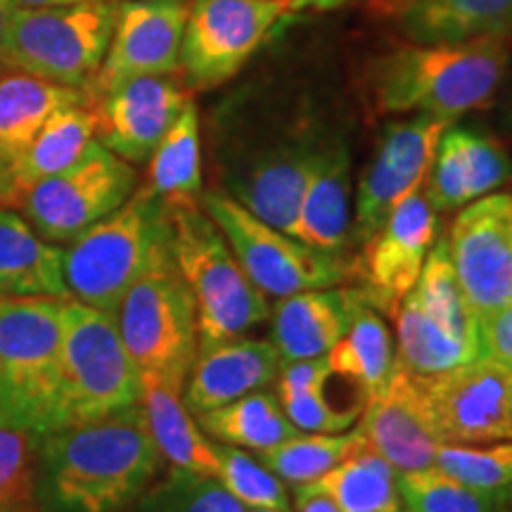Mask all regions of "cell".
<instances>
[{
    "label": "cell",
    "mask_w": 512,
    "mask_h": 512,
    "mask_svg": "<svg viewBox=\"0 0 512 512\" xmlns=\"http://www.w3.org/2000/svg\"><path fill=\"white\" fill-rule=\"evenodd\" d=\"M162 465L143 403L53 427L36 434L38 512H119Z\"/></svg>",
    "instance_id": "cell-1"
},
{
    "label": "cell",
    "mask_w": 512,
    "mask_h": 512,
    "mask_svg": "<svg viewBox=\"0 0 512 512\" xmlns=\"http://www.w3.org/2000/svg\"><path fill=\"white\" fill-rule=\"evenodd\" d=\"M510 64L508 38L472 43H403L373 60L368 88L384 114L453 121L486 105Z\"/></svg>",
    "instance_id": "cell-2"
},
{
    "label": "cell",
    "mask_w": 512,
    "mask_h": 512,
    "mask_svg": "<svg viewBox=\"0 0 512 512\" xmlns=\"http://www.w3.org/2000/svg\"><path fill=\"white\" fill-rule=\"evenodd\" d=\"M166 211L171 256L195 297L200 349L242 337L271 316L266 294L249 280L200 200L166 202Z\"/></svg>",
    "instance_id": "cell-3"
},
{
    "label": "cell",
    "mask_w": 512,
    "mask_h": 512,
    "mask_svg": "<svg viewBox=\"0 0 512 512\" xmlns=\"http://www.w3.org/2000/svg\"><path fill=\"white\" fill-rule=\"evenodd\" d=\"M169 235L166 202L147 185H138L119 209L64 245L69 297L114 313Z\"/></svg>",
    "instance_id": "cell-4"
},
{
    "label": "cell",
    "mask_w": 512,
    "mask_h": 512,
    "mask_svg": "<svg viewBox=\"0 0 512 512\" xmlns=\"http://www.w3.org/2000/svg\"><path fill=\"white\" fill-rule=\"evenodd\" d=\"M143 399V375L128 356L112 311L69 297L50 427L117 413Z\"/></svg>",
    "instance_id": "cell-5"
},
{
    "label": "cell",
    "mask_w": 512,
    "mask_h": 512,
    "mask_svg": "<svg viewBox=\"0 0 512 512\" xmlns=\"http://www.w3.org/2000/svg\"><path fill=\"white\" fill-rule=\"evenodd\" d=\"M121 0L15 8L0 67L88 91L112 43Z\"/></svg>",
    "instance_id": "cell-6"
},
{
    "label": "cell",
    "mask_w": 512,
    "mask_h": 512,
    "mask_svg": "<svg viewBox=\"0 0 512 512\" xmlns=\"http://www.w3.org/2000/svg\"><path fill=\"white\" fill-rule=\"evenodd\" d=\"M114 318L140 375L162 377L183 389L200 351V330L195 297L178 271L169 242L128 287Z\"/></svg>",
    "instance_id": "cell-7"
},
{
    "label": "cell",
    "mask_w": 512,
    "mask_h": 512,
    "mask_svg": "<svg viewBox=\"0 0 512 512\" xmlns=\"http://www.w3.org/2000/svg\"><path fill=\"white\" fill-rule=\"evenodd\" d=\"M0 297V422L41 434L53 418L64 302Z\"/></svg>",
    "instance_id": "cell-8"
},
{
    "label": "cell",
    "mask_w": 512,
    "mask_h": 512,
    "mask_svg": "<svg viewBox=\"0 0 512 512\" xmlns=\"http://www.w3.org/2000/svg\"><path fill=\"white\" fill-rule=\"evenodd\" d=\"M200 204L221 228L249 280L264 294L287 297L294 292L337 287L351 275V264L342 254L309 247L268 226L228 192H202Z\"/></svg>",
    "instance_id": "cell-9"
},
{
    "label": "cell",
    "mask_w": 512,
    "mask_h": 512,
    "mask_svg": "<svg viewBox=\"0 0 512 512\" xmlns=\"http://www.w3.org/2000/svg\"><path fill=\"white\" fill-rule=\"evenodd\" d=\"M136 188L133 164L93 140L79 162L31 185L15 209L43 240L64 247L119 209Z\"/></svg>",
    "instance_id": "cell-10"
},
{
    "label": "cell",
    "mask_w": 512,
    "mask_h": 512,
    "mask_svg": "<svg viewBox=\"0 0 512 512\" xmlns=\"http://www.w3.org/2000/svg\"><path fill=\"white\" fill-rule=\"evenodd\" d=\"M294 8L287 0H192L181 46L188 91H209L238 76Z\"/></svg>",
    "instance_id": "cell-11"
},
{
    "label": "cell",
    "mask_w": 512,
    "mask_h": 512,
    "mask_svg": "<svg viewBox=\"0 0 512 512\" xmlns=\"http://www.w3.org/2000/svg\"><path fill=\"white\" fill-rule=\"evenodd\" d=\"M446 240L479 330L512 302V195L496 192L465 204Z\"/></svg>",
    "instance_id": "cell-12"
},
{
    "label": "cell",
    "mask_w": 512,
    "mask_h": 512,
    "mask_svg": "<svg viewBox=\"0 0 512 512\" xmlns=\"http://www.w3.org/2000/svg\"><path fill=\"white\" fill-rule=\"evenodd\" d=\"M320 140L313 126H292L283 136L240 152L223 176L226 192L268 226L292 235Z\"/></svg>",
    "instance_id": "cell-13"
},
{
    "label": "cell",
    "mask_w": 512,
    "mask_h": 512,
    "mask_svg": "<svg viewBox=\"0 0 512 512\" xmlns=\"http://www.w3.org/2000/svg\"><path fill=\"white\" fill-rule=\"evenodd\" d=\"M420 382L441 444L512 441V370L503 363L477 356Z\"/></svg>",
    "instance_id": "cell-14"
},
{
    "label": "cell",
    "mask_w": 512,
    "mask_h": 512,
    "mask_svg": "<svg viewBox=\"0 0 512 512\" xmlns=\"http://www.w3.org/2000/svg\"><path fill=\"white\" fill-rule=\"evenodd\" d=\"M439 211L425 195V185L396 204L373 238L363 242L361 259L351 264L356 292L377 313L394 318L406 294L418 283L427 254L437 240Z\"/></svg>",
    "instance_id": "cell-15"
},
{
    "label": "cell",
    "mask_w": 512,
    "mask_h": 512,
    "mask_svg": "<svg viewBox=\"0 0 512 512\" xmlns=\"http://www.w3.org/2000/svg\"><path fill=\"white\" fill-rule=\"evenodd\" d=\"M448 126L451 124L446 121L418 114V117L394 121L384 128L375 155L358 181L354 226H351L349 240L363 245L373 238L396 209V204L425 185L439 140Z\"/></svg>",
    "instance_id": "cell-16"
},
{
    "label": "cell",
    "mask_w": 512,
    "mask_h": 512,
    "mask_svg": "<svg viewBox=\"0 0 512 512\" xmlns=\"http://www.w3.org/2000/svg\"><path fill=\"white\" fill-rule=\"evenodd\" d=\"M188 12V0H121L112 43L86 91L88 98H98L136 76L181 74Z\"/></svg>",
    "instance_id": "cell-17"
},
{
    "label": "cell",
    "mask_w": 512,
    "mask_h": 512,
    "mask_svg": "<svg viewBox=\"0 0 512 512\" xmlns=\"http://www.w3.org/2000/svg\"><path fill=\"white\" fill-rule=\"evenodd\" d=\"M190 102L181 76H136L91 100L95 138L128 164H145Z\"/></svg>",
    "instance_id": "cell-18"
},
{
    "label": "cell",
    "mask_w": 512,
    "mask_h": 512,
    "mask_svg": "<svg viewBox=\"0 0 512 512\" xmlns=\"http://www.w3.org/2000/svg\"><path fill=\"white\" fill-rule=\"evenodd\" d=\"M356 430L396 475L434 467L441 446L422 382L396 366L382 392L366 401Z\"/></svg>",
    "instance_id": "cell-19"
},
{
    "label": "cell",
    "mask_w": 512,
    "mask_h": 512,
    "mask_svg": "<svg viewBox=\"0 0 512 512\" xmlns=\"http://www.w3.org/2000/svg\"><path fill=\"white\" fill-rule=\"evenodd\" d=\"M280 361L273 342L235 337L197 351L188 380L183 384V401L192 415H202L242 396L261 392L278 380Z\"/></svg>",
    "instance_id": "cell-20"
},
{
    "label": "cell",
    "mask_w": 512,
    "mask_h": 512,
    "mask_svg": "<svg viewBox=\"0 0 512 512\" xmlns=\"http://www.w3.org/2000/svg\"><path fill=\"white\" fill-rule=\"evenodd\" d=\"M375 10L422 46L512 36V0H377Z\"/></svg>",
    "instance_id": "cell-21"
},
{
    "label": "cell",
    "mask_w": 512,
    "mask_h": 512,
    "mask_svg": "<svg viewBox=\"0 0 512 512\" xmlns=\"http://www.w3.org/2000/svg\"><path fill=\"white\" fill-rule=\"evenodd\" d=\"M356 299V287H320L280 297L271 311V342L280 361L328 354L347 332Z\"/></svg>",
    "instance_id": "cell-22"
},
{
    "label": "cell",
    "mask_w": 512,
    "mask_h": 512,
    "mask_svg": "<svg viewBox=\"0 0 512 512\" xmlns=\"http://www.w3.org/2000/svg\"><path fill=\"white\" fill-rule=\"evenodd\" d=\"M351 157L342 138L323 136L316 164L299 202L292 238L323 252L342 254L349 242Z\"/></svg>",
    "instance_id": "cell-23"
},
{
    "label": "cell",
    "mask_w": 512,
    "mask_h": 512,
    "mask_svg": "<svg viewBox=\"0 0 512 512\" xmlns=\"http://www.w3.org/2000/svg\"><path fill=\"white\" fill-rule=\"evenodd\" d=\"M86 100L91 98L79 88H67L12 69L0 72V197L12 169L46 121L62 107Z\"/></svg>",
    "instance_id": "cell-24"
},
{
    "label": "cell",
    "mask_w": 512,
    "mask_h": 512,
    "mask_svg": "<svg viewBox=\"0 0 512 512\" xmlns=\"http://www.w3.org/2000/svg\"><path fill=\"white\" fill-rule=\"evenodd\" d=\"M0 297H69L64 247L43 240L10 207H0Z\"/></svg>",
    "instance_id": "cell-25"
},
{
    "label": "cell",
    "mask_w": 512,
    "mask_h": 512,
    "mask_svg": "<svg viewBox=\"0 0 512 512\" xmlns=\"http://www.w3.org/2000/svg\"><path fill=\"white\" fill-rule=\"evenodd\" d=\"M140 403L152 439L166 463L195 475L219 477V456L214 441L204 437L202 427L192 418L181 387L162 377L145 375Z\"/></svg>",
    "instance_id": "cell-26"
},
{
    "label": "cell",
    "mask_w": 512,
    "mask_h": 512,
    "mask_svg": "<svg viewBox=\"0 0 512 512\" xmlns=\"http://www.w3.org/2000/svg\"><path fill=\"white\" fill-rule=\"evenodd\" d=\"M95 138V112L91 100L57 110L29 145L5 183L0 207L15 209L19 197L43 178L60 174L79 162Z\"/></svg>",
    "instance_id": "cell-27"
},
{
    "label": "cell",
    "mask_w": 512,
    "mask_h": 512,
    "mask_svg": "<svg viewBox=\"0 0 512 512\" xmlns=\"http://www.w3.org/2000/svg\"><path fill=\"white\" fill-rule=\"evenodd\" d=\"M396 470L363 437L332 470L297 489L328 496L342 512H401Z\"/></svg>",
    "instance_id": "cell-28"
},
{
    "label": "cell",
    "mask_w": 512,
    "mask_h": 512,
    "mask_svg": "<svg viewBox=\"0 0 512 512\" xmlns=\"http://www.w3.org/2000/svg\"><path fill=\"white\" fill-rule=\"evenodd\" d=\"M396 320L394 366L415 380H430L479 356L470 344L451 335L437 318L430 316L411 292L406 294Z\"/></svg>",
    "instance_id": "cell-29"
},
{
    "label": "cell",
    "mask_w": 512,
    "mask_h": 512,
    "mask_svg": "<svg viewBox=\"0 0 512 512\" xmlns=\"http://www.w3.org/2000/svg\"><path fill=\"white\" fill-rule=\"evenodd\" d=\"M332 373L361 384L366 399L380 394L394 373V347L389 328L373 306L358 294L344 337L328 354Z\"/></svg>",
    "instance_id": "cell-30"
},
{
    "label": "cell",
    "mask_w": 512,
    "mask_h": 512,
    "mask_svg": "<svg viewBox=\"0 0 512 512\" xmlns=\"http://www.w3.org/2000/svg\"><path fill=\"white\" fill-rule=\"evenodd\" d=\"M147 185L166 202L202 197V145L200 114L195 102H188L166 136L147 159Z\"/></svg>",
    "instance_id": "cell-31"
},
{
    "label": "cell",
    "mask_w": 512,
    "mask_h": 512,
    "mask_svg": "<svg viewBox=\"0 0 512 512\" xmlns=\"http://www.w3.org/2000/svg\"><path fill=\"white\" fill-rule=\"evenodd\" d=\"M197 425L219 444L252 448V451H266L299 434L280 401L268 392H252L226 406L197 415Z\"/></svg>",
    "instance_id": "cell-32"
},
{
    "label": "cell",
    "mask_w": 512,
    "mask_h": 512,
    "mask_svg": "<svg viewBox=\"0 0 512 512\" xmlns=\"http://www.w3.org/2000/svg\"><path fill=\"white\" fill-rule=\"evenodd\" d=\"M361 439L358 430L339 434H302L283 441V444L256 451V460L268 467L275 477L287 484L302 486L316 482L325 472L332 470L342 460L356 441Z\"/></svg>",
    "instance_id": "cell-33"
},
{
    "label": "cell",
    "mask_w": 512,
    "mask_h": 512,
    "mask_svg": "<svg viewBox=\"0 0 512 512\" xmlns=\"http://www.w3.org/2000/svg\"><path fill=\"white\" fill-rule=\"evenodd\" d=\"M238 498L223 489L216 477L171 467L162 479H155L136 501L119 512H245Z\"/></svg>",
    "instance_id": "cell-34"
},
{
    "label": "cell",
    "mask_w": 512,
    "mask_h": 512,
    "mask_svg": "<svg viewBox=\"0 0 512 512\" xmlns=\"http://www.w3.org/2000/svg\"><path fill=\"white\" fill-rule=\"evenodd\" d=\"M434 467L482 491L501 510L512 505V441L489 448L441 444Z\"/></svg>",
    "instance_id": "cell-35"
},
{
    "label": "cell",
    "mask_w": 512,
    "mask_h": 512,
    "mask_svg": "<svg viewBox=\"0 0 512 512\" xmlns=\"http://www.w3.org/2000/svg\"><path fill=\"white\" fill-rule=\"evenodd\" d=\"M396 486L406 512H501L489 496L470 489L439 467L399 475Z\"/></svg>",
    "instance_id": "cell-36"
},
{
    "label": "cell",
    "mask_w": 512,
    "mask_h": 512,
    "mask_svg": "<svg viewBox=\"0 0 512 512\" xmlns=\"http://www.w3.org/2000/svg\"><path fill=\"white\" fill-rule=\"evenodd\" d=\"M0 512H38L36 434L0 422Z\"/></svg>",
    "instance_id": "cell-37"
},
{
    "label": "cell",
    "mask_w": 512,
    "mask_h": 512,
    "mask_svg": "<svg viewBox=\"0 0 512 512\" xmlns=\"http://www.w3.org/2000/svg\"><path fill=\"white\" fill-rule=\"evenodd\" d=\"M219 456V482L230 496L238 498L245 508H290V498L283 486V479L273 475L259 460L240 451L238 446H228L214 441Z\"/></svg>",
    "instance_id": "cell-38"
},
{
    "label": "cell",
    "mask_w": 512,
    "mask_h": 512,
    "mask_svg": "<svg viewBox=\"0 0 512 512\" xmlns=\"http://www.w3.org/2000/svg\"><path fill=\"white\" fill-rule=\"evenodd\" d=\"M453 133H456L460 155H463L467 188H470L472 202L484 195H491L512 176V162L508 152L494 138L458 126H453Z\"/></svg>",
    "instance_id": "cell-39"
},
{
    "label": "cell",
    "mask_w": 512,
    "mask_h": 512,
    "mask_svg": "<svg viewBox=\"0 0 512 512\" xmlns=\"http://www.w3.org/2000/svg\"><path fill=\"white\" fill-rule=\"evenodd\" d=\"M425 195L437 211L463 209L465 204L472 202L463 155H460L453 126H448L439 140L437 155H434L430 174H427L425 181Z\"/></svg>",
    "instance_id": "cell-40"
},
{
    "label": "cell",
    "mask_w": 512,
    "mask_h": 512,
    "mask_svg": "<svg viewBox=\"0 0 512 512\" xmlns=\"http://www.w3.org/2000/svg\"><path fill=\"white\" fill-rule=\"evenodd\" d=\"M280 406L299 432L316 434H339L347 432V427L358 418V408L351 411H337L332 406L325 387H313L306 392H292L278 396Z\"/></svg>",
    "instance_id": "cell-41"
},
{
    "label": "cell",
    "mask_w": 512,
    "mask_h": 512,
    "mask_svg": "<svg viewBox=\"0 0 512 512\" xmlns=\"http://www.w3.org/2000/svg\"><path fill=\"white\" fill-rule=\"evenodd\" d=\"M332 368L328 363V356L304 358V361L283 363L278 373V396L292 394V392H306L313 387H325L330 380Z\"/></svg>",
    "instance_id": "cell-42"
},
{
    "label": "cell",
    "mask_w": 512,
    "mask_h": 512,
    "mask_svg": "<svg viewBox=\"0 0 512 512\" xmlns=\"http://www.w3.org/2000/svg\"><path fill=\"white\" fill-rule=\"evenodd\" d=\"M479 354L512 370V302L479 325Z\"/></svg>",
    "instance_id": "cell-43"
},
{
    "label": "cell",
    "mask_w": 512,
    "mask_h": 512,
    "mask_svg": "<svg viewBox=\"0 0 512 512\" xmlns=\"http://www.w3.org/2000/svg\"><path fill=\"white\" fill-rule=\"evenodd\" d=\"M294 498H297L299 512H342L328 496L313 494V491L294 489Z\"/></svg>",
    "instance_id": "cell-44"
},
{
    "label": "cell",
    "mask_w": 512,
    "mask_h": 512,
    "mask_svg": "<svg viewBox=\"0 0 512 512\" xmlns=\"http://www.w3.org/2000/svg\"><path fill=\"white\" fill-rule=\"evenodd\" d=\"M17 5L12 0H0V57H3V46H5V36H8V27H10V17L15 12ZM3 72V67H0Z\"/></svg>",
    "instance_id": "cell-45"
},
{
    "label": "cell",
    "mask_w": 512,
    "mask_h": 512,
    "mask_svg": "<svg viewBox=\"0 0 512 512\" xmlns=\"http://www.w3.org/2000/svg\"><path fill=\"white\" fill-rule=\"evenodd\" d=\"M17 8H46V5H64L76 3V0H12Z\"/></svg>",
    "instance_id": "cell-46"
},
{
    "label": "cell",
    "mask_w": 512,
    "mask_h": 512,
    "mask_svg": "<svg viewBox=\"0 0 512 512\" xmlns=\"http://www.w3.org/2000/svg\"><path fill=\"white\" fill-rule=\"evenodd\" d=\"M344 3H349V0H313V5H316L318 10H335L342 8Z\"/></svg>",
    "instance_id": "cell-47"
},
{
    "label": "cell",
    "mask_w": 512,
    "mask_h": 512,
    "mask_svg": "<svg viewBox=\"0 0 512 512\" xmlns=\"http://www.w3.org/2000/svg\"><path fill=\"white\" fill-rule=\"evenodd\" d=\"M245 512H287V510H275V508H247Z\"/></svg>",
    "instance_id": "cell-48"
},
{
    "label": "cell",
    "mask_w": 512,
    "mask_h": 512,
    "mask_svg": "<svg viewBox=\"0 0 512 512\" xmlns=\"http://www.w3.org/2000/svg\"><path fill=\"white\" fill-rule=\"evenodd\" d=\"M287 3H297V5H302V3H306V0H287ZM309 3H313V0H309Z\"/></svg>",
    "instance_id": "cell-49"
}]
</instances>
